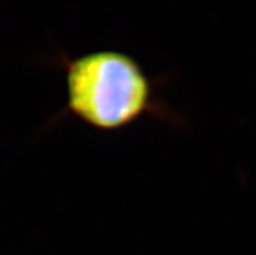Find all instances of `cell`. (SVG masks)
I'll return each mask as SVG.
<instances>
[{"label": "cell", "mask_w": 256, "mask_h": 255, "mask_svg": "<svg viewBox=\"0 0 256 255\" xmlns=\"http://www.w3.org/2000/svg\"><path fill=\"white\" fill-rule=\"evenodd\" d=\"M64 72V107L52 123L72 116L99 132H118L144 116L172 126H182L185 117L162 98L166 77L147 73L125 51L102 49L77 56L56 54Z\"/></svg>", "instance_id": "obj_1"}]
</instances>
